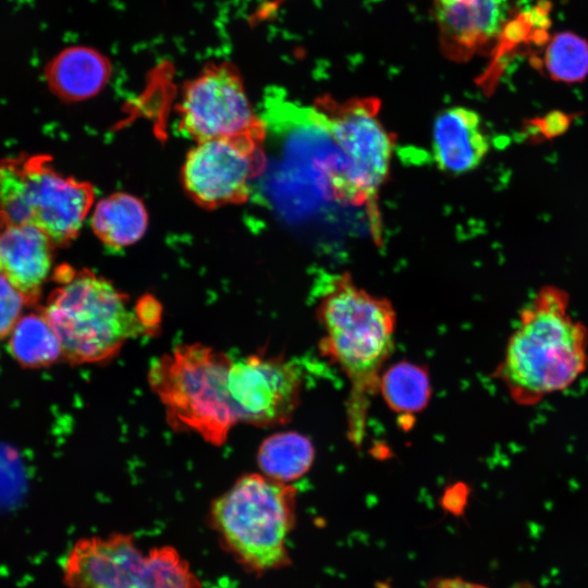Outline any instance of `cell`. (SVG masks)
<instances>
[{
	"mask_svg": "<svg viewBox=\"0 0 588 588\" xmlns=\"http://www.w3.org/2000/svg\"><path fill=\"white\" fill-rule=\"evenodd\" d=\"M441 52L467 61L500 33L507 0H431Z\"/></svg>",
	"mask_w": 588,
	"mask_h": 588,
	"instance_id": "12",
	"label": "cell"
},
{
	"mask_svg": "<svg viewBox=\"0 0 588 588\" xmlns=\"http://www.w3.org/2000/svg\"><path fill=\"white\" fill-rule=\"evenodd\" d=\"M544 61L554 79L579 82L588 75V42L574 33H560L549 44Z\"/></svg>",
	"mask_w": 588,
	"mask_h": 588,
	"instance_id": "21",
	"label": "cell"
},
{
	"mask_svg": "<svg viewBox=\"0 0 588 588\" xmlns=\"http://www.w3.org/2000/svg\"><path fill=\"white\" fill-rule=\"evenodd\" d=\"M316 314L323 330L319 351L350 382L347 438L359 448L382 367L394 347L396 314L389 299L371 295L347 273L327 282Z\"/></svg>",
	"mask_w": 588,
	"mask_h": 588,
	"instance_id": "1",
	"label": "cell"
},
{
	"mask_svg": "<svg viewBox=\"0 0 588 588\" xmlns=\"http://www.w3.org/2000/svg\"><path fill=\"white\" fill-rule=\"evenodd\" d=\"M427 588H489L460 577H440L432 579Z\"/></svg>",
	"mask_w": 588,
	"mask_h": 588,
	"instance_id": "23",
	"label": "cell"
},
{
	"mask_svg": "<svg viewBox=\"0 0 588 588\" xmlns=\"http://www.w3.org/2000/svg\"><path fill=\"white\" fill-rule=\"evenodd\" d=\"M50 237L33 225L0 228V271L23 295L37 305L50 274L53 247Z\"/></svg>",
	"mask_w": 588,
	"mask_h": 588,
	"instance_id": "13",
	"label": "cell"
},
{
	"mask_svg": "<svg viewBox=\"0 0 588 588\" xmlns=\"http://www.w3.org/2000/svg\"><path fill=\"white\" fill-rule=\"evenodd\" d=\"M177 114L179 131L196 143L267 130L228 61L208 63L184 85Z\"/></svg>",
	"mask_w": 588,
	"mask_h": 588,
	"instance_id": "9",
	"label": "cell"
},
{
	"mask_svg": "<svg viewBox=\"0 0 588 588\" xmlns=\"http://www.w3.org/2000/svg\"><path fill=\"white\" fill-rule=\"evenodd\" d=\"M228 388L240 421L277 427L287 424L297 409L303 378L283 356L256 353L232 359Z\"/></svg>",
	"mask_w": 588,
	"mask_h": 588,
	"instance_id": "10",
	"label": "cell"
},
{
	"mask_svg": "<svg viewBox=\"0 0 588 588\" xmlns=\"http://www.w3.org/2000/svg\"><path fill=\"white\" fill-rule=\"evenodd\" d=\"M379 391L394 413L417 414L425 409L430 401L429 371L418 364L399 362L381 373Z\"/></svg>",
	"mask_w": 588,
	"mask_h": 588,
	"instance_id": "18",
	"label": "cell"
},
{
	"mask_svg": "<svg viewBox=\"0 0 588 588\" xmlns=\"http://www.w3.org/2000/svg\"><path fill=\"white\" fill-rule=\"evenodd\" d=\"M148 225L147 210L140 199L126 193H114L94 208L91 229L110 248H122L139 241Z\"/></svg>",
	"mask_w": 588,
	"mask_h": 588,
	"instance_id": "16",
	"label": "cell"
},
{
	"mask_svg": "<svg viewBox=\"0 0 588 588\" xmlns=\"http://www.w3.org/2000/svg\"><path fill=\"white\" fill-rule=\"evenodd\" d=\"M490 149L482 120L475 110L454 106L439 112L432 125L431 150L437 167L461 175L477 169Z\"/></svg>",
	"mask_w": 588,
	"mask_h": 588,
	"instance_id": "14",
	"label": "cell"
},
{
	"mask_svg": "<svg viewBox=\"0 0 588 588\" xmlns=\"http://www.w3.org/2000/svg\"><path fill=\"white\" fill-rule=\"evenodd\" d=\"M314 460L313 442L296 431H281L269 436L257 452V463L262 474L285 483L308 473Z\"/></svg>",
	"mask_w": 588,
	"mask_h": 588,
	"instance_id": "17",
	"label": "cell"
},
{
	"mask_svg": "<svg viewBox=\"0 0 588 588\" xmlns=\"http://www.w3.org/2000/svg\"><path fill=\"white\" fill-rule=\"evenodd\" d=\"M139 588H203L188 562L170 546L156 547L146 553Z\"/></svg>",
	"mask_w": 588,
	"mask_h": 588,
	"instance_id": "20",
	"label": "cell"
},
{
	"mask_svg": "<svg viewBox=\"0 0 588 588\" xmlns=\"http://www.w3.org/2000/svg\"><path fill=\"white\" fill-rule=\"evenodd\" d=\"M110 60L97 49L75 45L54 54L44 68L49 90L64 102H78L98 95L110 81Z\"/></svg>",
	"mask_w": 588,
	"mask_h": 588,
	"instance_id": "15",
	"label": "cell"
},
{
	"mask_svg": "<svg viewBox=\"0 0 588 588\" xmlns=\"http://www.w3.org/2000/svg\"><path fill=\"white\" fill-rule=\"evenodd\" d=\"M25 306L23 295L0 271V340L10 335Z\"/></svg>",
	"mask_w": 588,
	"mask_h": 588,
	"instance_id": "22",
	"label": "cell"
},
{
	"mask_svg": "<svg viewBox=\"0 0 588 588\" xmlns=\"http://www.w3.org/2000/svg\"><path fill=\"white\" fill-rule=\"evenodd\" d=\"M317 121L340 149L343 160L329 172L338 199L367 209L373 237L381 241L378 195L388 180L395 137L382 124L380 100L353 97L344 101L330 95L314 102Z\"/></svg>",
	"mask_w": 588,
	"mask_h": 588,
	"instance_id": "5",
	"label": "cell"
},
{
	"mask_svg": "<svg viewBox=\"0 0 588 588\" xmlns=\"http://www.w3.org/2000/svg\"><path fill=\"white\" fill-rule=\"evenodd\" d=\"M569 295L542 286L520 310L494 371L514 401L529 405L573 384L588 365V330L568 313Z\"/></svg>",
	"mask_w": 588,
	"mask_h": 588,
	"instance_id": "3",
	"label": "cell"
},
{
	"mask_svg": "<svg viewBox=\"0 0 588 588\" xmlns=\"http://www.w3.org/2000/svg\"><path fill=\"white\" fill-rule=\"evenodd\" d=\"M296 495L292 485L252 473L213 500V528L246 571L262 575L292 564L286 543L296 525Z\"/></svg>",
	"mask_w": 588,
	"mask_h": 588,
	"instance_id": "4",
	"label": "cell"
},
{
	"mask_svg": "<svg viewBox=\"0 0 588 588\" xmlns=\"http://www.w3.org/2000/svg\"><path fill=\"white\" fill-rule=\"evenodd\" d=\"M266 137L267 130L196 143L182 168L188 196L207 209L248 200L267 170Z\"/></svg>",
	"mask_w": 588,
	"mask_h": 588,
	"instance_id": "8",
	"label": "cell"
},
{
	"mask_svg": "<svg viewBox=\"0 0 588 588\" xmlns=\"http://www.w3.org/2000/svg\"><path fill=\"white\" fill-rule=\"evenodd\" d=\"M146 553L126 534L79 539L63 564L69 588H139Z\"/></svg>",
	"mask_w": 588,
	"mask_h": 588,
	"instance_id": "11",
	"label": "cell"
},
{
	"mask_svg": "<svg viewBox=\"0 0 588 588\" xmlns=\"http://www.w3.org/2000/svg\"><path fill=\"white\" fill-rule=\"evenodd\" d=\"M94 198L91 184L60 173L49 155L0 160V228L33 225L65 246L78 235Z\"/></svg>",
	"mask_w": 588,
	"mask_h": 588,
	"instance_id": "7",
	"label": "cell"
},
{
	"mask_svg": "<svg viewBox=\"0 0 588 588\" xmlns=\"http://www.w3.org/2000/svg\"><path fill=\"white\" fill-rule=\"evenodd\" d=\"M232 358L200 343L182 344L156 358L148 383L172 428L189 430L221 445L240 422L228 388Z\"/></svg>",
	"mask_w": 588,
	"mask_h": 588,
	"instance_id": "6",
	"label": "cell"
},
{
	"mask_svg": "<svg viewBox=\"0 0 588 588\" xmlns=\"http://www.w3.org/2000/svg\"><path fill=\"white\" fill-rule=\"evenodd\" d=\"M9 350L28 368L48 367L62 357L59 339L40 309L19 319L9 335Z\"/></svg>",
	"mask_w": 588,
	"mask_h": 588,
	"instance_id": "19",
	"label": "cell"
},
{
	"mask_svg": "<svg viewBox=\"0 0 588 588\" xmlns=\"http://www.w3.org/2000/svg\"><path fill=\"white\" fill-rule=\"evenodd\" d=\"M52 280L56 285L40 310L71 364L107 360L126 341L157 329L160 307L151 297L132 305L107 279L69 265L59 266Z\"/></svg>",
	"mask_w": 588,
	"mask_h": 588,
	"instance_id": "2",
	"label": "cell"
}]
</instances>
